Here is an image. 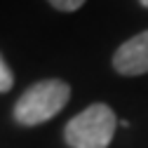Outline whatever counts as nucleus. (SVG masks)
Returning <instances> with one entry per match:
<instances>
[{
    "label": "nucleus",
    "instance_id": "20e7f679",
    "mask_svg": "<svg viewBox=\"0 0 148 148\" xmlns=\"http://www.w3.org/2000/svg\"><path fill=\"white\" fill-rule=\"evenodd\" d=\"M12 82H14V78H12V71L7 68V64L0 59V92H7L10 87H12Z\"/></svg>",
    "mask_w": 148,
    "mask_h": 148
},
{
    "label": "nucleus",
    "instance_id": "7ed1b4c3",
    "mask_svg": "<svg viewBox=\"0 0 148 148\" xmlns=\"http://www.w3.org/2000/svg\"><path fill=\"white\" fill-rule=\"evenodd\" d=\"M113 68L120 75H143L148 73V31L122 42L113 57Z\"/></svg>",
    "mask_w": 148,
    "mask_h": 148
},
{
    "label": "nucleus",
    "instance_id": "f257e3e1",
    "mask_svg": "<svg viewBox=\"0 0 148 148\" xmlns=\"http://www.w3.org/2000/svg\"><path fill=\"white\" fill-rule=\"evenodd\" d=\"M71 97V87L61 80H42L31 85L19 97L14 106V120L19 125L33 127L54 118L66 106Z\"/></svg>",
    "mask_w": 148,
    "mask_h": 148
},
{
    "label": "nucleus",
    "instance_id": "39448f33",
    "mask_svg": "<svg viewBox=\"0 0 148 148\" xmlns=\"http://www.w3.org/2000/svg\"><path fill=\"white\" fill-rule=\"evenodd\" d=\"M49 3L57 10H61V12H73V10H78L85 0H49Z\"/></svg>",
    "mask_w": 148,
    "mask_h": 148
},
{
    "label": "nucleus",
    "instance_id": "f03ea898",
    "mask_svg": "<svg viewBox=\"0 0 148 148\" xmlns=\"http://www.w3.org/2000/svg\"><path fill=\"white\" fill-rule=\"evenodd\" d=\"M115 113L106 103H94L66 125V141L73 148H108L115 134Z\"/></svg>",
    "mask_w": 148,
    "mask_h": 148
},
{
    "label": "nucleus",
    "instance_id": "423d86ee",
    "mask_svg": "<svg viewBox=\"0 0 148 148\" xmlns=\"http://www.w3.org/2000/svg\"><path fill=\"white\" fill-rule=\"evenodd\" d=\"M139 3H141V5H143V7H148V0H139Z\"/></svg>",
    "mask_w": 148,
    "mask_h": 148
}]
</instances>
